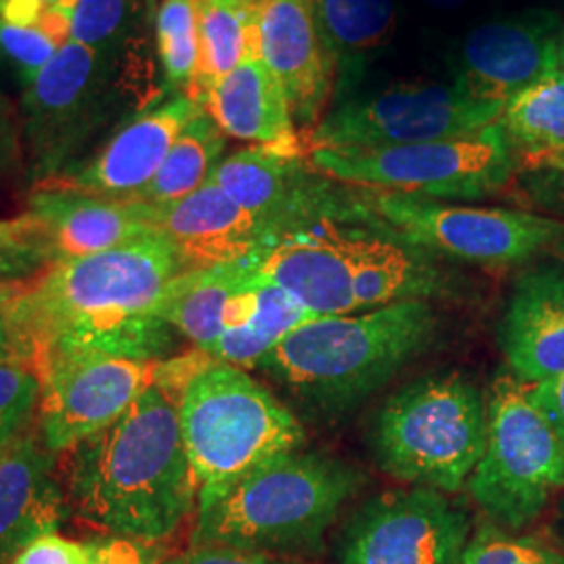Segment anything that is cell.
<instances>
[{"mask_svg": "<svg viewBox=\"0 0 564 564\" xmlns=\"http://www.w3.org/2000/svg\"><path fill=\"white\" fill-rule=\"evenodd\" d=\"M184 270L181 253L162 232L46 265L4 303L15 358L34 372L82 356L167 360L176 330L155 316V307Z\"/></svg>", "mask_w": 564, "mask_h": 564, "instance_id": "1", "label": "cell"}, {"mask_svg": "<svg viewBox=\"0 0 564 564\" xmlns=\"http://www.w3.org/2000/svg\"><path fill=\"white\" fill-rule=\"evenodd\" d=\"M69 452L72 505L86 523L113 538L162 542L197 505L178 403L155 384L116 423Z\"/></svg>", "mask_w": 564, "mask_h": 564, "instance_id": "2", "label": "cell"}, {"mask_svg": "<svg viewBox=\"0 0 564 564\" xmlns=\"http://www.w3.org/2000/svg\"><path fill=\"white\" fill-rule=\"evenodd\" d=\"M440 330L442 318L424 300L318 316L284 337L258 368L307 414L337 421L426 354Z\"/></svg>", "mask_w": 564, "mask_h": 564, "instance_id": "3", "label": "cell"}, {"mask_svg": "<svg viewBox=\"0 0 564 564\" xmlns=\"http://www.w3.org/2000/svg\"><path fill=\"white\" fill-rule=\"evenodd\" d=\"M362 485V473L341 458L300 449L282 454L220 491L199 496L191 544L263 556L316 552Z\"/></svg>", "mask_w": 564, "mask_h": 564, "instance_id": "4", "label": "cell"}, {"mask_svg": "<svg viewBox=\"0 0 564 564\" xmlns=\"http://www.w3.org/2000/svg\"><path fill=\"white\" fill-rule=\"evenodd\" d=\"M178 419L199 496L220 491L305 442L300 419L286 405L242 368L218 360L191 379Z\"/></svg>", "mask_w": 564, "mask_h": 564, "instance_id": "5", "label": "cell"}, {"mask_svg": "<svg viewBox=\"0 0 564 564\" xmlns=\"http://www.w3.org/2000/svg\"><path fill=\"white\" fill-rule=\"evenodd\" d=\"M485 440L484 393L458 372L426 375L395 391L370 433L375 460L389 477L445 494L468 484Z\"/></svg>", "mask_w": 564, "mask_h": 564, "instance_id": "6", "label": "cell"}, {"mask_svg": "<svg viewBox=\"0 0 564 564\" xmlns=\"http://www.w3.org/2000/svg\"><path fill=\"white\" fill-rule=\"evenodd\" d=\"M489 523L521 531L564 489V442L529 398V383L500 377L487 400V440L468 477Z\"/></svg>", "mask_w": 564, "mask_h": 564, "instance_id": "7", "label": "cell"}, {"mask_svg": "<svg viewBox=\"0 0 564 564\" xmlns=\"http://www.w3.org/2000/svg\"><path fill=\"white\" fill-rule=\"evenodd\" d=\"M121 63L69 41L25 86L21 128L30 178L39 186L80 165L82 153L116 118Z\"/></svg>", "mask_w": 564, "mask_h": 564, "instance_id": "8", "label": "cell"}, {"mask_svg": "<svg viewBox=\"0 0 564 564\" xmlns=\"http://www.w3.org/2000/svg\"><path fill=\"white\" fill-rule=\"evenodd\" d=\"M312 165L333 181L419 195L479 199L500 191L514 172V147L500 120L473 134L375 151L312 153Z\"/></svg>", "mask_w": 564, "mask_h": 564, "instance_id": "9", "label": "cell"}, {"mask_svg": "<svg viewBox=\"0 0 564 564\" xmlns=\"http://www.w3.org/2000/svg\"><path fill=\"white\" fill-rule=\"evenodd\" d=\"M364 202L403 241L463 262L523 263L564 239L563 223L519 209L449 205L389 191Z\"/></svg>", "mask_w": 564, "mask_h": 564, "instance_id": "10", "label": "cell"}, {"mask_svg": "<svg viewBox=\"0 0 564 564\" xmlns=\"http://www.w3.org/2000/svg\"><path fill=\"white\" fill-rule=\"evenodd\" d=\"M505 105L477 102L454 84H400L335 107L312 134L314 151H375L473 134L500 120Z\"/></svg>", "mask_w": 564, "mask_h": 564, "instance_id": "11", "label": "cell"}, {"mask_svg": "<svg viewBox=\"0 0 564 564\" xmlns=\"http://www.w3.org/2000/svg\"><path fill=\"white\" fill-rule=\"evenodd\" d=\"M470 542L466 512L429 487L384 491L345 524L339 564H460Z\"/></svg>", "mask_w": 564, "mask_h": 564, "instance_id": "12", "label": "cell"}, {"mask_svg": "<svg viewBox=\"0 0 564 564\" xmlns=\"http://www.w3.org/2000/svg\"><path fill=\"white\" fill-rule=\"evenodd\" d=\"M160 362L118 358H61L42 366L39 437L51 454L97 435L155 383Z\"/></svg>", "mask_w": 564, "mask_h": 564, "instance_id": "13", "label": "cell"}, {"mask_svg": "<svg viewBox=\"0 0 564 564\" xmlns=\"http://www.w3.org/2000/svg\"><path fill=\"white\" fill-rule=\"evenodd\" d=\"M224 193L262 220L274 241L303 226L326 218L345 220L366 216V202L349 207L324 182L312 178L303 167L300 153L270 147H249L224 158L212 178Z\"/></svg>", "mask_w": 564, "mask_h": 564, "instance_id": "14", "label": "cell"}, {"mask_svg": "<svg viewBox=\"0 0 564 564\" xmlns=\"http://www.w3.org/2000/svg\"><path fill=\"white\" fill-rule=\"evenodd\" d=\"M564 23L558 13L531 9L475 28L463 44L454 88L466 99L506 105L554 74Z\"/></svg>", "mask_w": 564, "mask_h": 564, "instance_id": "15", "label": "cell"}, {"mask_svg": "<svg viewBox=\"0 0 564 564\" xmlns=\"http://www.w3.org/2000/svg\"><path fill=\"white\" fill-rule=\"evenodd\" d=\"M326 218L279 237L256 258L253 274L272 282L316 316L356 312V226Z\"/></svg>", "mask_w": 564, "mask_h": 564, "instance_id": "16", "label": "cell"}, {"mask_svg": "<svg viewBox=\"0 0 564 564\" xmlns=\"http://www.w3.org/2000/svg\"><path fill=\"white\" fill-rule=\"evenodd\" d=\"M202 111L199 102L176 95L126 121L93 158L48 184L102 199L132 202L155 178L188 121Z\"/></svg>", "mask_w": 564, "mask_h": 564, "instance_id": "17", "label": "cell"}, {"mask_svg": "<svg viewBox=\"0 0 564 564\" xmlns=\"http://www.w3.org/2000/svg\"><path fill=\"white\" fill-rule=\"evenodd\" d=\"M260 59L281 82L293 121L312 126L335 93L330 57L307 0H263L256 7Z\"/></svg>", "mask_w": 564, "mask_h": 564, "instance_id": "18", "label": "cell"}, {"mask_svg": "<svg viewBox=\"0 0 564 564\" xmlns=\"http://www.w3.org/2000/svg\"><path fill=\"white\" fill-rule=\"evenodd\" d=\"M147 223L176 247L188 270L241 262L272 242L270 228L232 202L220 186L205 182L181 202L147 205Z\"/></svg>", "mask_w": 564, "mask_h": 564, "instance_id": "19", "label": "cell"}, {"mask_svg": "<svg viewBox=\"0 0 564 564\" xmlns=\"http://www.w3.org/2000/svg\"><path fill=\"white\" fill-rule=\"evenodd\" d=\"M25 214L36 224L51 263L102 253L158 232L147 223L144 203L102 199L57 184L39 186Z\"/></svg>", "mask_w": 564, "mask_h": 564, "instance_id": "20", "label": "cell"}, {"mask_svg": "<svg viewBox=\"0 0 564 564\" xmlns=\"http://www.w3.org/2000/svg\"><path fill=\"white\" fill-rule=\"evenodd\" d=\"M506 362L523 383L564 372V265L523 272L500 326Z\"/></svg>", "mask_w": 564, "mask_h": 564, "instance_id": "21", "label": "cell"}, {"mask_svg": "<svg viewBox=\"0 0 564 564\" xmlns=\"http://www.w3.org/2000/svg\"><path fill=\"white\" fill-rule=\"evenodd\" d=\"M65 496L55 477V454L41 437L21 435L0 452V564L46 533H57Z\"/></svg>", "mask_w": 564, "mask_h": 564, "instance_id": "22", "label": "cell"}, {"mask_svg": "<svg viewBox=\"0 0 564 564\" xmlns=\"http://www.w3.org/2000/svg\"><path fill=\"white\" fill-rule=\"evenodd\" d=\"M226 137L300 153L295 121L281 82L258 55H249L203 101Z\"/></svg>", "mask_w": 564, "mask_h": 564, "instance_id": "23", "label": "cell"}, {"mask_svg": "<svg viewBox=\"0 0 564 564\" xmlns=\"http://www.w3.org/2000/svg\"><path fill=\"white\" fill-rule=\"evenodd\" d=\"M335 61V97L354 99L395 28V0H307ZM335 99V101H337Z\"/></svg>", "mask_w": 564, "mask_h": 564, "instance_id": "24", "label": "cell"}, {"mask_svg": "<svg viewBox=\"0 0 564 564\" xmlns=\"http://www.w3.org/2000/svg\"><path fill=\"white\" fill-rule=\"evenodd\" d=\"M442 274L419 247L398 235L387 237L368 228L356 230L354 302L356 312L391 303L414 302L440 295Z\"/></svg>", "mask_w": 564, "mask_h": 564, "instance_id": "25", "label": "cell"}, {"mask_svg": "<svg viewBox=\"0 0 564 564\" xmlns=\"http://www.w3.org/2000/svg\"><path fill=\"white\" fill-rule=\"evenodd\" d=\"M256 258L184 270L163 291L155 316L205 351L223 335L230 302L251 286Z\"/></svg>", "mask_w": 564, "mask_h": 564, "instance_id": "26", "label": "cell"}, {"mask_svg": "<svg viewBox=\"0 0 564 564\" xmlns=\"http://www.w3.org/2000/svg\"><path fill=\"white\" fill-rule=\"evenodd\" d=\"M249 55H258L256 7L241 9L223 0H199V59L184 95L203 107L207 95Z\"/></svg>", "mask_w": 564, "mask_h": 564, "instance_id": "27", "label": "cell"}, {"mask_svg": "<svg viewBox=\"0 0 564 564\" xmlns=\"http://www.w3.org/2000/svg\"><path fill=\"white\" fill-rule=\"evenodd\" d=\"M226 134L205 111L182 130L155 178L132 199L147 205L176 203L199 191L223 162Z\"/></svg>", "mask_w": 564, "mask_h": 564, "instance_id": "28", "label": "cell"}, {"mask_svg": "<svg viewBox=\"0 0 564 564\" xmlns=\"http://www.w3.org/2000/svg\"><path fill=\"white\" fill-rule=\"evenodd\" d=\"M514 149L547 162L564 153V80L547 76L506 102L500 116Z\"/></svg>", "mask_w": 564, "mask_h": 564, "instance_id": "29", "label": "cell"}, {"mask_svg": "<svg viewBox=\"0 0 564 564\" xmlns=\"http://www.w3.org/2000/svg\"><path fill=\"white\" fill-rule=\"evenodd\" d=\"M165 93L184 95L199 59V0H163L155 15Z\"/></svg>", "mask_w": 564, "mask_h": 564, "instance_id": "30", "label": "cell"}, {"mask_svg": "<svg viewBox=\"0 0 564 564\" xmlns=\"http://www.w3.org/2000/svg\"><path fill=\"white\" fill-rule=\"evenodd\" d=\"M141 0H74L69 41L123 61L137 32Z\"/></svg>", "mask_w": 564, "mask_h": 564, "instance_id": "31", "label": "cell"}, {"mask_svg": "<svg viewBox=\"0 0 564 564\" xmlns=\"http://www.w3.org/2000/svg\"><path fill=\"white\" fill-rule=\"evenodd\" d=\"M460 564H564V554L538 538H521L498 524H481Z\"/></svg>", "mask_w": 564, "mask_h": 564, "instance_id": "32", "label": "cell"}, {"mask_svg": "<svg viewBox=\"0 0 564 564\" xmlns=\"http://www.w3.org/2000/svg\"><path fill=\"white\" fill-rule=\"evenodd\" d=\"M41 391V379L28 364L0 362V452L28 433Z\"/></svg>", "mask_w": 564, "mask_h": 564, "instance_id": "33", "label": "cell"}, {"mask_svg": "<svg viewBox=\"0 0 564 564\" xmlns=\"http://www.w3.org/2000/svg\"><path fill=\"white\" fill-rule=\"evenodd\" d=\"M316 318L318 316L312 310H307L293 295L282 291L281 286L260 281L253 274L249 324H253L268 339L279 345L293 330Z\"/></svg>", "mask_w": 564, "mask_h": 564, "instance_id": "34", "label": "cell"}, {"mask_svg": "<svg viewBox=\"0 0 564 564\" xmlns=\"http://www.w3.org/2000/svg\"><path fill=\"white\" fill-rule=\"evenodd\" d=\"M59 44L41 25H13L0 20V53L18 67L23 86L34 80L59 53Z\"/></svg>", "mask_w": 564, "mask_h": 564, "instance_id": "35", "label": "cell"}, {"mask_svg": "<svg viewBox=\"0 0 564 564\" xmlns=\"http://www.w3.org/2000/svg\"><path fill=\"white\" fill-rule=\"evenodd\" d=\"M274 347L276 343L262 335L253 324L245 323L226 326L223 335L205 349V354H209L218 362L230 364L245 370L260 366Z\"/></svg>", "mask_w": 564, "mask_h": 564, "instance_id": "36", "label": "cell"}, {"mask_svg": "<svg viewBox=\"0 0 564 564\" xmlns=\"http://www.w3.org/2000/svg\"><path fill=\"white\" fill-rule=\"evenodd\" d=\"M95 556L97 542L82 544L57 533H46L25 545L9 564H93Z\"/></svg>", "mask_w": 564, "mask_h": 564, "instance_id": "37", "label": "cell"}, {"mask_svg": "<svg viewBox=\"0 0 564 564\" xmlns=\"http://www.w3.org/2000/svg\"><path fill=\"white\" fill-rule=\"evenodd\" d=\"M0 256L25 258L41 263L42 268L51 265L39 228L28 214L15 220H0Z\"/></svg>", "mask_w": 564, "mask_h": 564, "instance_id": "38", "label": "cell"}, {"mask_svg": "<svg viewBox=\"0 0 564 564\" xmlns=\"http://www.w3.org/2000/svg\"><path fill=\"white\" fill-rule=\"evenodd\" d=\"M529 398L564 442V372L529 384Z\"/></svg>", "mask_w": 564, "mask_h": 564, "instance_id": "39", "label": "cell"}, {"mask_svg": "<svg viewBox=\"0 0 564 564\" xmlns=\"http://www.w3.org/2000/svg\"><path fill=\"white\" fill-rule=\"evenodd\" d=\"M160 552L153 544L137 540L111 538L97 542V556L93 564H160Z\"/></svg>", "mask_w": 564, "mask_h": 564, "instance_id": "40", "label": "cell"}, {"mask_svg": "<svg viewBox=\"0 0 564 564\" xmlns=\"http://www.w3.org/2000/svg\"><path fill=\"white\" fill-rule=\"evenodd\" d=\"M160 564H295L282 563L268 558L263 554H251V552H239L228 547H191L181 556L167 558Z\"/></svg>", "mask_w": 564, "mask_h": 564, "instance_id": "41", "label": "cell"}, {"mask_svg": "<svg viewBox=\"0 0 564 564\" xmlns=\"http://www.w3.org/2000/svg\"><path fill=\"white\" fill-rule=\"evenodd\" d=\"M20 155V139L15 132V121L9 105L0 97V178L7 176Z\"/></svg>", "mask_w": 564, "mask_h": 564, "instance_id": "42", "label": "cell"}, {"mask_svg": "<svg viewBox=\"0 0 564 564\" xmlns=\"http://www.w3.org/2000/svg\"><path fill=\"white\" fill-rule=\"evenodd\" d=\"M41 263L15 258V256H0V282H25L41 274Z\"/></svg>", "mask_w": 564, "mask_h": 564, "instance_id": "43", "label": "cell"}, {"mask_svg": "<svg viewBox=\"0 0 564 564\" xmlns=\"http://www.w3.org/2000/svg\"><path fill=\"white\" fill-rule=\"evenodd\" d=\"M7 360H18V358H15V347H13V335H11L9 318H7L4 305H0V362H7Z\"/></svg>", "mask_w": 564, "mask_h": 564, "instance_id": "44", "label": "cell"}, {"mask_svg": "<svg viewBox=\"0 0 564 564\" xmlns=\"http://www.w3.org/2000/svg\"><path fill=\"white\" fill-rule=\"evenodd\" d=\"M556 78L564 80V28L558 34V41H556V51H554V74Z\"/></svg>", "mask_w": 564, "mask_h": 564, "instance_id": "45", "label": "cell"}, {"mask_svg": "<svg viewBox=\"0 0 564 564\" xmlns=\"http://www.w3.org/2000/svg\"><path fill=\"white\" fill-rule=\"evenodd\" d=\"M423 2L440 11H454V9H460L466 0H423Z\"/></svg>", "mask_w": 564, "mask_h": 564, "instance_id": "46", "label": "cell"}, {"mask_svg": "<svg viewBox=\"0 0 564 564\" xmlns=\"http://www.w3.org/2000/svg\"><path fill=\"white\" fill-rule=\"evenodd\" d=\"M226 4H232V7H241V9H251V7H258L263 0H223Z\"/></svg>", "mask_w": 564, "mask_h": 564, "instance_id": "47", "label": "cell"}, {"mask_svg": "<svg viewBox=\"0 0 564 564\" xmlns=\"http://www.w3.org/2000/svg\"><path fill=\"white\" fill-rule=\"evenodd\" d=\"M545 163H552V165H556V167L564 170V153H561V155H554V158H550V160H547Z\"/></svg>", "mask_w": 564, "mask_h": 564, "instance_id": "48", "label": "cell"}, {"mask_svg": "<svg viewBox=\"0 0 564 564\" xmlns=\"http://www.w3.org/2000/svg\"><path fill=\"white\" fill-rule=\"evenodd\" d=\"M554 251H556V256L563 260L564 263V239L563 241L556 242V247H554Z\"/></svg>", "mask_w": 564, "mask_h": 564, "instance_id": "49", "label": "cell"}, {"mask_svg": "<svg viewBox=\"0 0 564 564\" xmlns=\"http://www.w3.org/2000/svg\"><path fill=\"white\" fill-rule=\"evenodd\" d=\"M41 2H44V4H48V7H51V4H59V2H63V0H41Z\"/></svg>", "mask_w": 564, "mask_h": 564, "instance_id": "50", "label": "cell"}, {"mask_svg": "<svg viewBox=\"0 0 564 564\" xmlns=\"http://www.w3.org/2000/svg\"><path fill=\"white\" fill-rule=\"evenodd\" d=\"M147 4H149V11H153V7H155V0H147Z\"/></svg>", "mask_w": 564, "mask_h": 564, "instance_id": "51", "label": "cell"}]
</instances>
